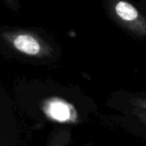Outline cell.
I'll use <instances>...</instances> for the list:
<instances>
[{"label":"cell","instance_id":"6da1fadb","mask_svg":"<svg viewBox=\"0 0 146 146\" xmlns=\"http://www.w3.org/2000/svg\"><path fill=\"white\" fill-rule=\"evenodd\" d=\"M5 37L16 50L24 54L35 56L40 52L41 46L37 38L30 33L23 31H5Z\"/></svg>","mask_w":146,"mask_h":146},{"label":"cell","instance_id":"3957f363","mask_svg":"<svg viewBox=\"0 0 146 146\" xmlns=\"http://www.w3.org/2000/svg\"><path fill=\"white\" fill-rule=\"evenodd\" d=\"M115 10L117 15L124 21H134L137 18L138 16L137 11L131 5L124 1H119L115 6Z\"/></svg>","mask_w":146,"mask_h":146},{"label":"cell","instance_id":"5b68a950","mask_svg":"<svg viewBox=\"0 0 146 146\" xmlns=\"http://www.w3.org/2000/svg\"><path fill=\"white\" fill-rule=\"evenodd\" d=\"M136 102H137V105L146 109V99H137Z\"/></svg>","mask_w":146,"mask_h":146},{"label":"cell","instance_id":"7a4b0ae2","mask_svg":"<svg viewBox=\"0 0 146 146\" xmlns=\"http://www.w3.org/2000/svg\"><path fill=\"white\" fill-rule=\"evenodd\" d=\"M46 112L50 117L53 119L65 122L70 120L73 116V111L71 107L60 100H54L47 105Z\"/></svg>","mask_w":146,"mask_h":146},{"label":"cell","instance_id":"277c9868","mask_svg":"<svg viewBox=\"0 0 146 146\" xmlns=\"http://www.w3.org/2000/svg\"><path fill=\"white\" fill-rule=\"evenodd\" d=\"M3 4L13 13H17L20 10L19 0H1Z\"/></svg>","mask_w":146,"mask_h":146}]
</instances>
